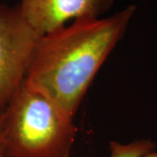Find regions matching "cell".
Instances as JSON below:
<instances>
[{
  "label": "cell",
  "mask_w": 157,
  "mask_h": 157,
  "mask_svg": "<svg viewBox=\"0 0 157 157\" xmlns=\"http://www.w3.org/2000/svg\"><path fill=\"white\" fill-rule=\"evenodd\" d=\"M40 37L17 4L0 0V111L25 81Z\"/></svg>",
  "instance_id": "cell-3"
},
{
  "label": "cell",
  "mask_w": 157,
  "mask_h": 157,
  "mask_svg": "<svg viewBox=\"0 0 157 157\" xmlns=\"http://www.w3.org/2000/svg\"><path fill=\"white\" fill-rule=\"evenodd\" d=\"M2 111H0V157H7L5 152V147L3 144V139H2Z\"/></svg>",
  "instance_id": "cell-6"
},
{
  "label": "cell",
  "mask_w": 157,
  "mask_h": 157,
  "mask_svg": "<svg viewBox=\"0 0 157 157\" xmlns=\"http://www.w3.org/2000/svg\"><path fill=\"white\" fill-rule=\"evenodd\" d=\"M135 10L129 6L109 17L79 18L42 35L25 80L74 116Z\"/></svg>",
  "instance_id": "cell-1"
},
{
  "label": "cell",
  "mask_w": 157,
  "mask_h": 157,
  "mask_svg": "<svg viewBox=\"0 0 157 157\" xmlns=\"http://www.w3.org/2000/svg\"><path fill=\"white\" fill-rule=\"evenodd\" d=\"M113 0H19L17 5L32 27L42 36L79 18H98Z\"/></svg>",
  "instance_id": "cell-4"
},
{
  "label": "cell",
  "mask_w": 157,
  "mask_h": 157,
  "mask_svg": "<svg viewBox=\"0 0 157 157\" xmlns=\"http://www.w3.org/2000/svg\"><path fill=\"white\" fill-rule=\"evenodd\" d=\"M156 146L151 140H136L128 144H121L113 140L110 142V157H143L153 151Z\"/></svg>",
  "instance_id": "cell-5"
},
{
  "label": "cell",
  "mask_w": 157,
  "mask_h": 157,
  "mask_svg": "<svg viewBox=\"0 0 157 157\" xmlns=\"http://www.w3.org/2000/svg\"><path fill=\"white\" fill-rule=\"evenodd\" d=\"M1 128L7 157H69L78 133L73 115L25 80L2 110Z\"/></svg>",
  "instance_id": "cell-2"
},
{
  "label": "cell",
  "mask_w": 157,
  "mask_h": 157,
  "mask_svg": "<svg viewBox=\"0 0 157 157\" xmlns=\"http://www.w3.org/2000/svg\"><path fill=\"white\" fill-rule=\"evenodd\" d=\"M143 157H157V152H155L154 150H153V151L149 152V153L146 154V155H145Z\"/></svg>",
  "instance_id": "cell-7"
}]
</instances>
